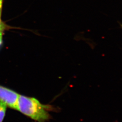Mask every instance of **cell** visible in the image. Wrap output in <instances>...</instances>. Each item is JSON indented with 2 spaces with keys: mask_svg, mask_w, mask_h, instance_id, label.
I'll return each mask as SVG.
<instances>
[{
  "mask_svg": "<svg viewBox=\"0 0 122 122\" xmlns=\"http://www.w3.org/2000/svg\"></svg>",
  "mask_w": 122,
  "mask_h": 122,
  "instance_id": "7",
  "label": "cell"
},
{
  "mask_svg": "<svg viewBox=\"0 0 122 122\" xmlns=\"http://www.w3.org/2000/svg\"><path fill=\"white\" fill-rule=\"evenodd\" d=\"M1 13H0V32H3L5 29V25L4 23L2 22L1 18Z\"/></svg>",
  "mask_w": 122,
  "mask_h": 122,
  "instance_id": "4",
  "label": "cell"
},
{
  "mask_svg": "<svg viewBox=\"0 0 122 122\" xmlns=\"http://www.w3.org/2000/svg\"><path fill=\"white\" fill-rule=\"evenodd\" d=\"M3 3V0H0V13L2 12V8Z\"/></svg>",
  "mask_w": 122,
  "mask_h": 122,
  "instance_id": "5",
  "label": "cell"
},
{
  "mask_svg": "<svg viewBox=\"0 0 122 122\" xmlns=\"http://www.w3.org/2000/svg\"><path fill=\"white\" fill-rule=\"evenodd\" d=\"M2 34L3 32H0V46L2 43Z\"/></svg>",
  "mask_w": 122,
  "mask_h": 122,
  "instance_id": "6",
  "label": "cell"
},
{
  "mask_svg": "<svg viewBox=\"0 0 122 122\" xmlns=\"http://www.w3.org/2000/svg\"><path fill=\"white\" fill-rule=\"evenodd\" d=\"M7 106L0 101V122H2L5 116Z\"/></svg>",
  "mask_w": 122,
  "mask_h": 122,
  "instance_id": "3",
  "label": "cell"
},
{
  "mask_svg": "<svg viewBox=\"0 0 122 122\" xmlns=\"http://www.w3.org/2000/svg\"><path fill=\"white\" fill-rule=\"evenodd\" d=\"M51 106L41 104L36 99L20 95L17 109L38 122H44L50 118L48 111Z\"/></svg>",
  "mask_w": 122,
  "mask_h": 122,
  "instance_id": "1",
  "label": "cell"
},
{
  "mask_svg": "<svg viewBox=\"0 0 122 122\" xmlns=\"http://www.w3.org/2000/svg\"><path fill=\"white\" fill-rule=\"evenodd\" d=\"M19 96L16 92L0 86V101L7 107L16 110Z\"/></svg>",
  "mask_w": 122,
  "mask_h": 122,
  "instance_id": "2",
  "label": "cell"
}]
</instances>
